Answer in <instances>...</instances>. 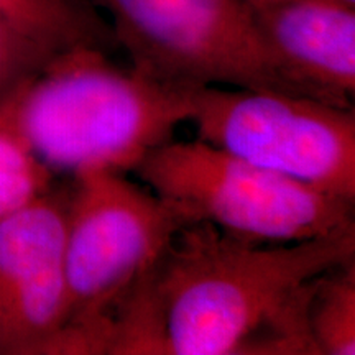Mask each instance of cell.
Listing matches in <instances>:
<instances>
[{
  "label": "cell",
  "mask_w": 355,
  "mask_h": 355,
  "mask_svg": "<svg viewBox=\"0 0 355 355\" xmlns=\"http://www.w3.org/2000/svg\"><path fill=\"white\" fill-rule=\"evenodd\" d=\"M55 55L58 51L30 37L0 13V102Z\"/></svg>",
  "instance_id": "8fae6325"
},
{
  "label": "cell",
  "mask_w": 355,
  "mask_h": 355,
  "mask_svg": "<svg viewBox=\"0 0 355 355\" xmlns=\"http://www.w3.org/2000/svg\"><path fill=\"white\" fill-rule=\"evenodd\" d=\"M279 68L306 96L352 107L355 6L340 0H245Z\"/></svg>",
  "instance_id": "ba28073f"
},
{
  "label": "cell",
  "mask_w": 355,
  "mask_h": 355,
  "mask_svg": "<svg viewBox=\"0 0 355 355\" xmlns=\"http://www.w3.org/2000/svg\"><path fill=\"white\" fill-rule=\"evenodd\" d=\"M198 139L311 188L355 199V114L313 97L199 86Z\"/></svg>",
  "instance_id": "5b68a950"
},
{
  "label": "cell",
  "mask_w": 355,
  "mask_h": 355,
  "mask_svg": "<svg viewBox=\"0 0 355 355\" xmlns=\"http://www.w3.org/2000/svg\"><path fill=\"white\" fill-rule=\"evenodd\" d=\"M69 189H48L0 219V354H53L69 314Z\"/></svg>",
  "instance_id": "52a82bcc"
},
{
  "label": "cell",
  "mask_w": 355,
  "mask_h": 355,
  "mask_svg": "<svg viewBox=\"0 0 355 355\" xmlns=\"http://www.w3.org/2000/svg\"><path fill=\"white\" fill-rule=\"evenodd\" d=\"M132 68L184 86L304 96L270 55L245 0H94ZM308 97V96H304Z\"/></svg>",
  "instance_id": "8992f818"
},
{
  "label": "cell",
  "mask_w": 355,
  "mask_h": 355,
  "mask_svg": "<svg viewBox=\"0 0 355 355\" xmlns=\"http://www.w3.org/2000/svg\"><path fill=\"white\" fill-rule=\"evenodd\" d=\"M354 257V225L254 243L207 222L184 224L115 314L107 354L316 355L306 321L311 286Z\"/></svg>",
  "instance_id": "6da1fadb"
},
{
  "label": "cell",
  "mask_w": 355,
  "mask_h": 355,
  "mask_svg": "<svg viewBox=\"0 0 355 355\" xmlns=\"http://www.w3.org/2000/svg\"><path fill=\"white\" fill-rule=\"evenodd\" d=\"M17 89L0 102V219L53 188V171L20 130Z\"/></svg>",
  "instance_id": "30bf717a"
},
{
  "label": "cell",
  "mask_w": 355,
  "mask_h": 355,
  "mask_svg": "<svg viewBox=\"0 0 355 355\" xmlns=\"http://www.w3.org/2000/svg\"><path fill=\"white\" fill-rule=\"evenodd\" d=\"M306 321L316 355L355 354V259L314 279Z\"/></svg>",
  "instance_id": "9c48e42d"
},
{
  "label": "cell",
  "mask_w": 355,
  "mask_h": 355,
  "mask_svg": "<svg viewBox=\"0 0 355 355\" xmlns=\"http://www.w3.org/2000/svg\"><path fill=\"white\" fill-rule=\"evenodd\" d=\"M66 219L68 321L53 354H107L110 327L186 224L122 173L74 175Z\"/></svg>",
  "instance_id": "3957f363"
},
{
  "label": "cell",
  "mask_w": 355,
  "mask_h": 355,
  "mask_svg": "<svg viewBox=\"0 0 355 355\" xmlns=\"http://www.w3.org/2000/svg\"><path fill=\"white\" fill-rule=\"evenodd\" d=\"M186 224L254 243H293L354 225V202L277 175L202 140H170L133 170Z\"/></svg>",
  "instance_id": "277c9868"
},
{
  "label": "cell",
  "mask_w": 355,
  "mask_h": 355,
  "mask_svg": "<svg viewBox=\"0 0 355 355\" xmlns=\"http://www.w3.org/2000/svg\"><path fill=\"white\" fill-rule=\"evenodd\" d=\"M340 2L349 3V6H355V0H340Z\"/></svg>",
  "instance_id": "7c38bea8"
},
{
  "label": "cell",
  "mask_w": 355,
  "mask_h": 355,
  "mask_svg": "<svg viewBox=\"0 0 355 355\" xmlns=\"http://www.w3.org/2000/svg\"><path fill=\"white\" fill-rule=\"evenodd\" d=\"M199 86L122 69L101 46L58 53L17 89V121L50 170L133 171L191 121Z\"/></svg>",
  "instance_id": "7a4b0ae2"
}]
</instances>
